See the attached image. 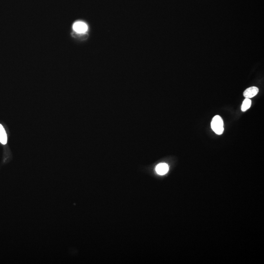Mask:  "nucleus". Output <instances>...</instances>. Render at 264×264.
Listing matches in <instances>:
<instances>
[{
    "label": "nucleus",
    "mask_w": 264,
    "mask_h": 264,
    "mask_svg": "<svg viewBox=\"0 0 264 264\" xmlns=\"http://www.w3.org/2000/svg\"><path fill=\"white\" fill-rule=\"evenodd\" d=\"M211 128L216 134H220L223 133V122L222 118L219 115H216L213 118L211 123Z\"/></svg>",
    "instance_id": "f257e3e1"
},
{
    "label": "nucleus",
    "mask_w": 264,
    "mask_h": 264,
    "mask_svg": "<svg viewBox=\"0 0 264 264\" xmlns=\"http://www.w3.org/2000/svg\"><path fill=\"white\" fill-rule=\"evenodd\" d=\"M73 29L76 33H83L88 29V26L84 22H77L73 24Z\"/></svg>",
    "instance_id": "f03ea898"
},
{
    "label": "nucleus",
    "mask_w": 264,
    "mask_h": 264,
    "mask_svg": "<svg viewBox=\"0 0 264 264\" xmlns=\"http://www.w3.org/2000/svg\"><path fill=\"white\" fill-rule=\"evenodd\" d=\"M259 92V89L256 87H251L247 88L244 92V97L250 99L255 96Z\"/></svg>",
    "instance_id": "7ed1b4c3"
},
{
    "label": "nucleus",
    "mask_w": 264,
    "mask_h": 264,
    "mask_svg": "<svg viewBox=\"0 0 264 264\" xmlns=\"http://www.w3.org/2000/svg\"><path fill=\"white\" fill-rule=\"evenodd\" d=\"M168 170H169V167L166 163H160L156 167L157 173L160 175H165L168 172Z\"/></svg>",
    "instance_id": "20e7f679"
},
{
    "label": "nucleus",
    "mask_w": 264,
    "mask_h": 264,
    "mask_svg": "<svg viewBox=\"0 0 264 264\" xmlns=\"http://www.w3.org/2000/svg\"><path fill=\"white\" fill-rule=\"evenodd\" d=\"M7 134L4 127L0 124V142L3 144H6L7 142Z\"/></svg>",
    "instance_id": "39448f33"
},
{
    "label": "nucleus",
    "mask_w": 264,
    "mask_h": 264,
    "mask_svg": "<svg viewBox=\"0 0 264 264\" xmlns=\"http://www.w3.org/2000/svg\"><path fill=\"white\" fill-rule=\"evenodd\" d=\"M251 105V101L250 99L246 98L242 105L241 110L243 112H245L249 109Z\"/></svg>",
    "instance_id": "423d86ee"
}]
</instances>
